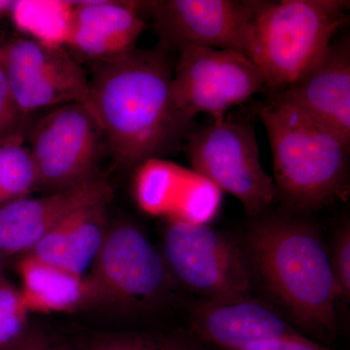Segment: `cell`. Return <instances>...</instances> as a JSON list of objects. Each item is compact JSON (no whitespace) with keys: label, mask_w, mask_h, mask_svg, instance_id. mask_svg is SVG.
Wrapping results in <instances>:
<instances>
[{"label":"cell","mask_w":350,"mask_h":350,"mask_svg":"<svg viewBox=\"0 0 350 350\" xmlns=\"http://www.w3.org/2000/svg\"><path fill=\"white\" fill-rule=\"evenodd\" d=\"M170 53L159 44L93 63L84 105L123 169L183 149L195 130L174 103Z\"/></svg>","instance_id":"obj_1"},{"label":"cell","mask_w":350,"mask_h":350,"mask_svg":"<svg viewBox=\"0 0 350 350\" xmlns=\"http://www.w3.org/2000/svg\"><path fill=\"white\" fill-rule=\"evenodd\" d=\"M246 258L283 315L306 337H337L340 298L330 255L319 230L292 213L253 218L246 234Z\"/></svg>","instance_id":"obj_2"},{"label":"cell","mask_w":350,"mask_h":350,"mask_svg":"<svg viewBox=\"0 0 350 350\" xmlns=\"http://www.w3.org/2000/svg\"><path fill=\"white\" fill-rule=\"evenodd\" d=\"M257 114L273 153L275 200L299 213L344 199L350 145L276 94H269Z\"/></svg>","instance_id":"obj_3"},{"label":"cell","mask_w":350,"mask_h":350,"mask_svg":"<svg viewBox=\"0 0 350 350\" xmlns=\"http://www.w3.org/2000/svg\"><path fill=\"white\" fill-rule=\"evenodd\" d=\"M347 0L260 1L245 55L259 70L269 94L305 75L349 19Z\"/></svg>","instance_id":"obj_4"},{"label":"cell","mask_w":350,"mask_h":350,"mask_svg":"<svg viewBox=\"0 0 350 350\" xmlns=\"http://www.w3.org/2000/svg\"><path fill=\"white\" fill-rule=\"evenodd\" d=\"M161 253L172 280L200 301L250 296L252 273L245 252L211 225L165 219Z\"/></svg>","instance_id":"obj_5"},{"label":"cell","mask_w":350,"mask_h":350,"mask_svg":"<svg viewBox=\"0 0 350 350\" xmlns=\"http://www.w3.org/2000/svg\"><path fill=\"white\" fill-rule=\"evenodd\" d=\"M172 282L161 250L131 221L108 228L89 276L87 303L101 301L142 312L165 298Z\"/></svg>","instance_id":"obj_6"},{"label":"cell","mask_w":350,"mask_h":350,"mask_svg":"<svg viewBox=\"0 0 350 350\" xmlns=\"http://www.w3.org/2000/svg\"><path fill=\"white\" fill-rule=\"evenodd\" d=\"M192 169L229 193L252 218L266 213L275 200L273 177L260 161L254 128L241 121L223 119L195 129L183 146Z\"/></svg>","instance_id":"obj_7"},{"label":"cell","mask_w":350,"mask_h":350,"mask_svg":"<svg viewBox=\"0 0 350 350\" xmlns=\"http://www.w3.org/2000/svg\"><path fill=\"white\" fill-rule=\"evenodd\" d=\"M177 54L172 93L177 109L189 121L200 114L220 121L230 108L265 90L259 70L243 53L183 46Z\"/></svg>","instance_id":"obj_8"},{"label":"cell","mask_w":350,"mask_h":350,"mask_svg":"<svg viewBox=\"0 0 350 350\" xmlns=\"http://www.w3.org/2000/svg\"><path fill=\"white\" fill-rule=\"evenodd\" d=\"M103 135L84 103L54 107L27 135L38 190L47 194L81 187L98 178Z\"/></svg>","instance_id":"obj_9"},{"label":"cell","mask_w":350,"mask_h":350,"mask_svg":"<svg viewBox=\"0 0 350 350\" xmlns=\"http://www.w3.org/2000/svg\"><path fill=\"white\" fill-rule=\"evenodd\" d=\"M0 68L25 116L46 107L86 101L89 76L63 46L11 39L0 43Z\"/></svg>","instance_id":"obj_10"},{"label":"cell","mask_w":350,"mask_h":350,"mask_svg":"<svg viewBox=\"0 0 350 350\" xmlns=\"http://www.w3.org/2000/svg\"><path fill=\"white\" fill-rule=\"evenodd\" d=\"M259 3L255 0H150L139 1V9L142 15L151 18L159 44L167 50L198 46L245 55Z\"/></svg>","instance_id":"obj_11"},{"label":"cell","mask_w":350,"mask_h":350,"mask_svg":"<svg viewBox=\"0 0 350 350\" xmlns=\"http://www.w3.org/2000/svg\"><path fill=\"white\" fill-rule=\"evenodd\" d=\"M133 198L144 213L192 224L211 225L220 211L222 194L194 170L163 159L135 169Z\"/></svg>","instance_id":"obj_12"},{"label":"cell","mask_w":350,"mask_h":350,"mask_svg":"<svg viewBox=\"0 0 350 350\" xmlns=\"http://www.w3.org/2000/svg\"><path fill=\"white\" fill-rule=\"evenodd\" d=\"M189 334L208 350H243L250 345L303 335L282 314L250 296L231 301H200Z\"/></svg>","instance_id":"obj_13"},{"label":"cell","mask_w":350,"mask_h":350,"mask_svg":"<svg viewBox=\"0 0 350 350\" xmlns=\"http://www.w3.org/2000/svg\"><path fill=\"white\" fill-rule=\"evenodd\" d=\"M350 145V40L331 43L297 81L275 93Z\"/></svg>","instance_id":"obj_14"},{"label":"cell","mask_w":350,"mask_h":350,"mask_svg":"<svg viewBox=\"0 0 350 350\" xmlns=\"http://www.w3.org/2000/svg\"><path fill=\"white\" fill-rule=\"evenodd\" d=\"M64 47L93 63L114 59L137 48L146 29L139 1H71Z\"/></svg>","instance_id":"obj_15"},{"label":"cell","mask_w":350,"mask_h":350,"mask_svg":"<svg viewBox=\"0 0 350 350\" xmlns=\"http://www.w3.org/2000/svg\"><path fill=\"white\" fill-rule=\"evenodd\" d=\"M111 199V188L103 178L81 187L40 198H25L0 208V255L31 251L71 213L94 202Z\"/></svg>","instance_id":"obj_16"},{"label":"cell","mask_w":350,"mask_h":350,"mask_svg":"<svg viewBox=\"0 0 350 350\" xmlns=\"http://www.w3.org/2000/svg\"><path fill=\"white\" fill-rule=\"evenodd\" d=\"M108 202H94L71 213L25 254L82 276L107 236Z\"/></svg>","instance_id":"obj_17"},{"label":"cell","mask_w":350,"mask_h":350,"mask_svg":"<svg viewBox=\"0 0 350 350\" xmlns=\"http://www.w3.org/2000/svg\"><path fill=\"white\" fill-rule=\"evenodd\" d=\"M22 280L20 290L27 310L40 312H64L87 303V286L83 276L22 255L18 262Z\"/></svg>","instance_id":"obj_18"},{"label":"cell","mask_w":350,"mask_h":350,"mask_svg":"<svg viewBox=\"0 0 350 350\" xmlns=\"http://www.w3.org/2000/svg\"><path fill=\"white\" fill-rule=\"evenodd\" d=\"M38 190V172L25 133L0 142V208Z\"/></svg>","instance_id":"obj_19"},{"label":"cell","mask_w":350,"mask_h":350,"mask_svg":"<svg viewBox=\"0 0 350 350\" xmlns=\"http://www.w3.org/2000/svg\"><path fill=\"white\" fill-rule=\"evenodd\" d=\"M71 1H16L12 15L16 27L51 46H63L70 21Z\"/></svg>","instance_id":"obj_20"},{"label":"cell","mask_w":350,"mask_h":350,"mask_svg":"<svg viewBox=\"0 0 350 350\" xmlns=\"http://www.w3.org/2000/svg\"><path fill=\"white\" fill-rule=\"evenodd\" d=\"M89 350H208L191 334L133 333L103 340Z\"/></svg>","instance_id":"obj_21"},{"label":"cell","mask_w":350,"mask_h":350,"mask_svg":"<svg viewBox=\"0 0 350 350\" xmlns=\"http://www.w3.org/2000/svg\"><path fill=\"white\" fill-rule=\"evenodd\" d=\"M29 312L20 290L0 278V350L10 347L27 330Z\"/></svg>","instance_id":"obj_22"},{"label":"cell","mask_w":350,"mask_h":350,"mask_svg":"<svg viewBox=\"0 0 350 350\" xmlns=\"http://www.w3.org/2000/svg\"><path fill=\"white\" fill-rule=\"evenodd\" d=\"M332 269L335 275L340 298L350 300V223L345 221L334 237L333 246L329 251Z\"/></svg>","instance_id":"obj_23"},{"label":"cell","mask_w":350,"mask_h":350,"mask_svg":"<svg viewBox=\"0 0 350 350\" xmlns=\"http://www.w3.org/2000/svg\"><path fill=\"white\" fill-rule=\"evenodd\" d=\"M25 116L21 111L3 70L0 68V142L25 133Z\"/></svg>","instance_id":"obj_24"},{"label":"cell","mask_w":350,"mask_h":350,"mask_svg":"<svg viewBox=\"0 0 350 350\" xmlns=\"http://www.w3.org/2000/svg\"><path fill=\"white\" fill-rule=\"evenodd\" d=\"M243 350H335L321 342L300 335L296 337L278 338L250 345Z\"/></svg>","instance_id":"obj_25"},{"label":"cell","mask_w":350,"mask_h":350,"mask_svg":"<svg viewBox=\"0 0 350 350\" xmlns=\"http://www.w3.org/2000/svg\"><path fill=\"white\" fill-rule=\"evenodd\" d=\"M4 350H66L53 342L46 334L36 329H27L10 347Z\"/></svg>","instance_id":"obj_26"},{"label":"cell","mask_w":350,"mask_h":350,"mask_svg":"<svg viewBox=\"0 0 350 350\" xmlns=\"http://www.w3.org/2000/svg\"><path fill=\"white\" fill-rule=\"evenodd\" d=\"M3 256L0 255V278H2V269H3Z\"/></svg>","instance_id":"obj_27"}]
</instances>
